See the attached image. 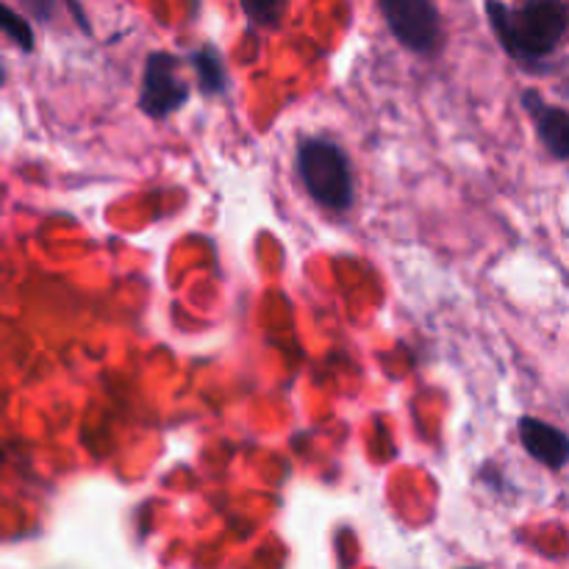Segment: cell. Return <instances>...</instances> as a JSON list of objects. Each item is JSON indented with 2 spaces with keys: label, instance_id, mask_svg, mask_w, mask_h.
Here are the masks:
<instances>
[{
  "label": "cell",
  "instance_id": "cell-6",
  "mask_svg": "<svg viewBox=\"0 0 569 569\" xmlns=\"http://www.w3.org/2000/svg\"><path fill=\"white\" fill-rule=\"evenodd\" d=\"M517 433H520L526 453L539 465L550 467V470H561L569 465V437L561 428L537 420V417H520Z\"/></svg>",
  "mask_w": 569,
  "mask_h": 569
},
{
  "label": "cell",
  "instance_id": "cell-3",
  "mask_svg": "<svg viewBox=\"0 0 569 569\" xmlns=\"http://www.w3.org/2000/svg\"><path fill=\"white\" fill-rule=\"evenodd\" d=\"M392 37L417 56H433L442 44V20L433 0H378Z\"/></svg>",
  "mask_w": 569,
  "mask_h": 569
},
{
  "label": "cell",
  "instance_id": "cell-1",
  "mask_svg": "<svg viewBox=\"0 0 569 569\" xmlns=\"http://www.w3.org/2000/svg\"><path fill=\"white\" fill-rule=\"evenodd\" d=\"M487 20L506 53L526 70H537L565 39L569 9L565 0H520L506 6L503 0H487Z\"/></svg>",
  "mask_w": 569,
  "mask_h": 569
},
{
  "label": "cell",
  "instance_id": "cell-5",
  "mask_svg": "<svg viewBox=\"0 0 569 569\" xmlns=\"http://www.w3.org/2000/svg\"><path fill=\"white\" fill-rule=\"evenodd\" d=\"M522 106L531 114L539 142L548 148V153L559 161H569V111L561 106L545 103L537 89L522 92Z\"/></svg>",
  "mask_w": 569,
  "mask_h": 569
},
{
  "label": "cell",
  "instance_id": "cell-10",
  "mask_svg": "<svg viewBox=\"0 0 569 569\" xmlns=\"http://www.w3.org/2000/svg\"><path fill=\"white\" fill-rule=\"evenodd\" d=\"M22 11H28L37 20H50L56 11V0H20Z\"/></svg>",
  "mask_w": 569,
  "mask_h": 569
},
{
  "label": "cell",
  "instance_id": "cell-8",
  "mask_svg": "<svg viewBox=\"0 0 569 569\" xmlns=\"http://www.w3.org/2000/svg\"><path fill=\"white\" fill-rule=\"evenodd\" d=\"M248 20L259 28H278L287 14L289 0H239Z\"/></svg>",
  "mask_w": 569,
  "mask_h": 569
},
{
  "label": "cell",
  "instance_id": "cell-9",
  "mask_svg": "<svg viewBox=\"0 0 569 569\" xmlns=\"http://www.w3.org/2000/svg\"><path fill=\"white\" fill-rule=\"evenodd\" d=\"M0 26H3V33L17 44L20 50H33V31L28 26V20L22 14H17L11 6H3L0 9Z\"/></svg>",
  "mask_w": 569,
  "mask_h": 569
},
{
  "label": "cell",
  "instance_id": "cell-2",
  "mask_svg": "<svg viewBox=\"0 0 569 569\" xmlns=\"http://www.w3.org/2000/svg\"><path fill=\"white\" fill-rule=\"evenodd\" d=\"M298 172L306 192L328 211H348L353 206V170L333 139L306 137L298 148Z\"/></svg>",
  "mask_w": 569,
  "mask_h": 569
},
{
  "label": "cell",
  "instance_id": "cell-4",
  "mask_svg": "<svg viewBox=\"0 0 569 569\" xmlns=\"http://www.w3.org/2000/svg\"><path fill=\"white\" fill-rule=\"evenodd\" d=\"M189 100V83L181 78V64L172 53H150L144 61L142 87H139V109L150 120H167L172 111Z\"/></svg>",
  "mask_w": 569,
  "mask_h": 569
},
{
  "label": "cell",
  "instance_id": "cell-7",
  "mask_svg": "<svg viewBox=\"0 0 569 569\" xmlns=\"http://www.w3.org/2000/svg\"><path fill=\"white\" fill-rule=\"evenodd\" d=\"M192 64H194V70H198L200 89H203V94L226 92V64H222V56L217 53L214 44H203L200 50H194Z\"/></svg>",
  "mask_w": 569,
  "mask_h": 569
}]
</instances>
